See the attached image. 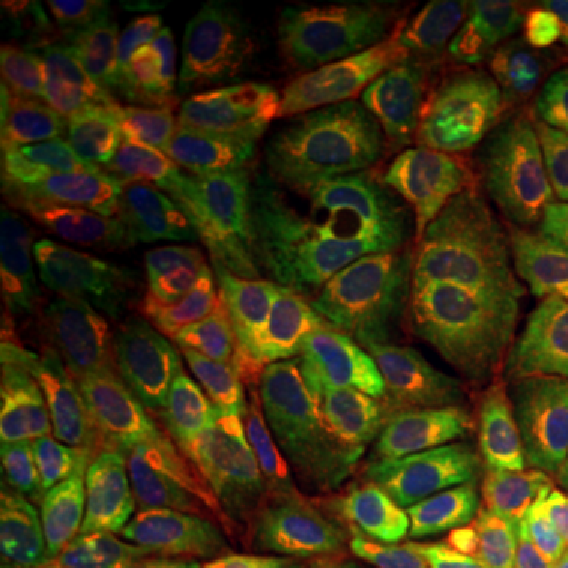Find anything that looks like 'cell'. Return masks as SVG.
Masks as SVG:
<instances>
[{
  "mask_svg": "<svg viewBox=\"0 0 568 568\" xmlns=\"http://www.w3.org/2000/svg\"><path fill=\"white\" fill-rule=\"evenodd\" d=\"M418 364L426 435L466 477L516 487L568 453V395L545 374L497 358L456 297L422 301Z\"/></svg>",
  "mask_w": 568,
  "mask_h": 568,
  "instance_id": "6da1fadb",
  "label": "cell"
},
{
  "mask_svg": "<svg viewBox=\"0 0 568 568\" xmlns=\"http://www.w3.org/2000/svg\"><path fill=\"white\" fill-rule=\"evenodd\" d=\"M422 301L410 282L353 293H308L284 329L308 353L332 400L345 410L355 443L408 466H435L426 435Z\"/></svg>",
  "mask_w": 568,
  "mask_h": 568,
  "instance_id": "7a4b0ae2",
  "label": "cell"
},
{
  "mask_svg": "<svg viewBox=\"0 0 568 568\" xmlns=\"http://www.w3.org/2000/svg\"><path fill=\"white\" fill-rule=\"evenodd\" d=\"M458 303L510 324L568 295V172L500 190L443 245Z\"/></svg>",
  "mask_w": 568,
  "mask_h": 568,
  "instance_id": "3957f363",
  "label": "cell"
},
{
  "mask_svg": "<svg viewBox=\"0 0 568 568\" xmlns=\"http://www.w3.org/2000/svg\"><path fill=\"white\" fill-rule=\"evenodd\" d=\"M414 40L376 3L339 6L311 40L297 153L314 155L395 126L422 92Z\"/></svg>",
  "mask_w": 568,
  "mask_h": 568,
  "instance_id": "277c9868",
  "label": "cell"
},
{
  "mask_svg": "<svg viewBox=\"0 0 568 568\" xmlns=\"http://www.w3.org/2000/svg\"><path fill=\"white\" fill-rule=\"evenodd\" d=\"M55 435L74 477L98 495L140 503L187 531L201 527L224 477L213 447L88 400L55 406Z\"/></svg>",
  "mask_w": 568,
  "mask_h": 568,
  "instance_id": "5b68a950",
  "label": "cell"
},
{
  "mask_svg": "<svg viewBox=\"0 0 568 568\" xmlns=\"http://www.w3.org/2000/svg\"><path fill=\"white\" fill-rule=\"evenodd\" d=\"M466 182L468 159L456 142L418 134L314 161L297 184V209L426 237L466 197Z\"/></svg>",
  "mask_w": 568,
  "mask_h": 568,
  "instance_id": "8992f818",
  "label": "cell"
},
{
  "mask_svg": "<svg viewBox=\"0 0 568 568\" xmlns=\"http://www.w3.org/2000/svg\"><path fill=\"white\" fill-rule=\"evenodd\" d=\"M464 61L477 101L500 116L568 101V6L477 11Z\"/></svg>",
  "mask_w": 568,
  "mask_h": 568,
  "instance_id": "52a82bcc",
  "label": "cell"
},
{
  "mask_svg": "<svg viewBox=\"0 0 568 568\" xmlns=\"http://www.w3.org/2000/svg\"><path fill=\"white\" fill-rule=\"evenodd\" d=\"M195 364L209 374L224 408L255 403H324L329 389L287 329L247 305H201Z\"/></svg>",
  "mask_w": 568,
  "mask_h": 568,
  "instance_id": "ba28073f",
  "label": "cell"
},
{
  "mask_svg": "<svg viewBox=\"0 0 568 568\" xmlns=\"http://www.w3.org/2000/svg\"><path fill=\"white\" fill-rule=\"evenodd\" d=\"M3 316L13 337L48 332L195 364L203 308L176 287H109L88 290L48 308L3 305Z\"/></svg>",
  "mask_w": 568,
  "mask_h": 568,
  "instance_id": "9c48e42d",
  "label": "cell"
},
{
  "mask_svg": "<svg viewBox=\"0 0 568 568\" xmlns=\"http://www.w3.org/2000/svg\"><path fill=\"white\" fill-rule=\"evenodd\" d=\"M53 422V385L38 364L6 345L0 366V468L9 516L21 529L51 527L67 506Z\"/></svg>",
  "mask_w": 568,
  "mask_h": 568,
  "instance_id": "30bf717a",
  "label": "cell"
},
{
  "mask_svg": "<svg viewBox=\"0 0 568 568\" xmlns=\"http://www.w3.org/2000/svg\"><path fill=\"white\" fill-rule=\"evenodd\" d=\"M71 166L105 197L155 180L195 182L197 169L140 116L113 74H84L71 84Z\"/></svg>",
  "mask_w": 568,
  "mask_h": 568,
  "instance_id": "8fae6325",
  "label": "cell"
},
{
  "mask_svg": "<svg viewBox=\"0 0 568 568\" xmlns=\"http://www.w3.org/2000/svg\"><path fill=\"white\" fill-rule=\"evenodd\" d=\"M17 339L40 351L92 395L116 406L169 416H205L224 410L216 387L197 364H176L140 347L90 343L48 332H30Z\"/></svg>",
  "mask_w": 568,
  "mask_h": 568,
  "instance_id": "7c38bea8",
  "label": "cell"
},
{
  "mask_svg": "<svg viewBox=\"0 0 568 568\" xmlns=\"http://www.w3.org/2000/svg\"><path fill=\"white\" fill-rule=\"evenodd\" d=\"M426 237L361 226L297 209L274 255L322 293L389 287L422 266Z\"/></svg>",
  "mask_w": 568,
  "mask_h": 568,
  "instance_id": "4fadbf2b",
  "label": "cell"
},
{
  "mask_svg": "<svg viewBox=\"0 0 568 568\" xmlns=\"http://www.w3.org/2000/svg\"><path fill=\"white\" fill-rule=\"evenodd\" d=\"M355 453L395 568H432L468 477L447 466L397 464L368 443H355Z\"/></svg>",
  "mask_w": 568,
  "mask_h": 568,
  "instance_id": "5bb4252c",
  "label": "cell"
},
{
  "mask_svg": "<svg viewBox=\"0 0 568 568\" xmlns=\"http://www.w3.org/2000/svg\"><path fill=\"white\" fill-rule=\"evenodd\" d=\"M111 224V197L71 166L27 161L3 140V253Z\"/></svg>",
  "mask_w": 568,
  "mask_h": 568,
  "instance_id": "9a60e30c",
  "label": "cell"
},
{
  "mask_svg": "<svg viewBox=\"0 0 568 568\" xmlns=\"http://www.w3.org/2000/svg\"><path fill=\"white\" fill-rule=\"evenodd\" d=\"M172 287L126 258L109 232L98 230L3 253V305L48 308L88 290Z\"/></svg>",
  "mask_w": 568,
  "mask_h": 568,
  "instance_id": "2e32d148",
  "label": "cell"
},
{
  "mask_svg": "<svg viewBox=\"0 0 568 568\" xmlns=\"http://www.w3.org/2000/svg\"><path fill=\"white\" fill-rule=\"evenodd\" d=\"M347 445L343 429L322 410H272L243 422L245 495L266 506H290L326 477Z\"/></svg>",
  "mask_w": 568,
  "mask_h": 568,
  "instance_id": "e0dca14e",
  "label": "cell"
},
{
  "mask_svg": "<svg viewBox=\"0 0 568 568\" xmlns=\"http://www.w3.org/2000/svg\"><path fill=\"white\" fill-rule=\"evenodd\" d=\"M368 503L366 485H361L355 450L345 445L326 477L290 506H266L251 495H240L232 516L243 535L258 545L266 556L290 564L305 548L337 535L364 514Z\"/></svg>",
  "mask_w": 568,
  "mask_h": 568,
  "instance_id": "ac0fdd59",
  "label": "cell"
},
{
  "mask_svg": "<svg viewBox=\"0 0 568 568\" xmlns=\"http://www.w3.org/2000/svg\"><path fill=\"white\" fill-rule=\"evenodd\" d=\"M195 182L155 180L111 197V237L134 266L166 284L187 268L205 237Z\"/></svg>",
  "mask_w": 568,
  "mask_h": 568,
  "instance_id": "d6986e66",
  "label": "cell"
},
{
  "mask_svg": "<svg viewBox=\"0 0 568 568\" xmlns=\"http://www.w3.org/2000/svg\"><path fill=\"white\" fill-rule=\"evenodd\" d=\"M172 287L201 305H247L284 326L308 297V290L274 253L213 232H205Z\"/></svg>",
  "mask_w": 568,
  "mask_h": 568,
  "instance_id": "ffe728a7",
  "label": "cell"
},
{
  "mask_svg": "<svg viewBox=\"0 0 568 568\" xmlns=\"http://www.w3.org/2000/svg\"><path fill=\"white\" fill-rule=\"evenodd\" d=\"M197 63V42L184 30L113 61V77L145 124L187 161L201 148Z\"/></svg>",
  "mask_w": 568,
  "mask_h": 568,
  "instance_id": "44dd1931",
  "label": "cell"
},
{
  "mask_svg": "<svg viewBox=\"0 0 568 568\" xmlns=\"http://www.w3.org/2000/svg\"><path fill=\"white\" fill-rule=\"evenodd\" d=\"M80 568H190L180 531L140 503L95 495L71 518Z\"/></svg>",
  "mask_w": 568,
  "mask_h": 568,
  "instance_id": "7402d4cb",
  "label": "cell"
},
{
  "mask_svg": "<svg viewBox=\"0 0 568 568\" xmlns=\"http://www.w3.org/2000/svg\"><path fill=\"white\" fill-rule=\"evenodd\" d=\"M568 172V101L508 119L468 155L466 197Z\"/></svg>",
  "mask_w": 568,
  "mask_h": 568,
  "instance_id": "603a6c76",
  "label": "cell"
},
{
  "mask_svg": "<svg viewBox=\"0 0 568 568\" xmlns=\"http://www.w3.org/2000/svg\"><path fill=\"white\" fill-rule=\"evenodd\" d=\"M548 542L516 503L481 479H466L432 568H510Z\"/></svg>",
  "mask_w": 568,
  "mask_h": 568,
  "instance_id": "cb8c5ba5",
  "label": "cell"
},
{
  "mask_svg": "<svg viewBox=\"0 0 568 568\" xmlns=\"http://www.w3.org/2000/svg\"><path fill=\"white\" fill-rule=\"evenodd\" d=\"M205 232L274 253L297 213V195L282 180L201 176L193 184Z\"/></svg>",
  "mask_w": 568,
  "mask_h": 568,
  "instance_id": "d4e9b609",
  "label": "cell"
},
{
  "mask_svg": "<svg viewBox=\"0 0 568 568\" xmlns=\"http://www.w3.org/2000/svg\"><path fill=\"white\" fill-rule=\"evenodd\" d=\"M0 113L3 140L11 142L21 159L71 166L74 113L69 95L51 84L27 80L21 74H6L0 82Z\"/></svg>",
  "mask_w": 568,
  "mask_h": 568,
  "instance_id": "484cf974",
  "label": "cell"
},
{
  "mask_svg": "<svg viewBox=\"0 0 568 568\" xmlns=\"http://www.w3.org/2000/svg\"><path fill=\"white\" fill-rule=\"evenodd\" d=\"M80 13L111 61L184 30L182 6L174 0H82Z\"/></svg>",
  "mask_w": 568,
  "mask_h": 568,
  "instance_id": "4316f807",
  "label": "cell"
},
{
  "mask_svg": "<svg viewBox=\"0 0 568 568\" xmlns=\"http://www.w3.org/2000/svg\"><path fill=\"white\" fill-rule=\"evenodd\" d=\"M272 48V32L261 24L232 27L205 48L197 63V126H205L222 92L240 77L253 74Z\"/></svg>",
  "mask_w": 568,
  "mask_h": 568,
  "instance_id": "83f0119b",
  "label": "cell"
},
{
  "mask_svg": "<svg viewBox=\"0 0 568 568\" xmlns=\"http://www.w3.org/2000/svg\"><path fill=\"white\" fill-rule=\"evenodd\" d=\"M368 495V493H366ZM290 568H395L379 516L366 503L364 514L337 535L305 548L287 564Z\"/></svg>",
  "mask_w": 568,
  "mask_h": 568,
  "instance_id": "f1b7e54d",
  "label": "cell"
},
{
  "mask_svg": "<svg viewBox=\"0 0 568 568\" xmlns=\"http://www.w3.org/2000/svg\"><path fill=\"white\" fill-rule=\"evenodd\" d=\"M510 326L516 329L524 358H542V366L529 368L545 374L568 393V295L535 305L527 314L516 316Z\"/></svg>",
  "mask_w": 568,
  "mask_h": 568,
  "instance_id": "f546056e",
  "label": "cell"
},
{
  "mask_svg": "<svg viewBox=\"0 0 568 568\" xmlns=\"http://www.w3.org/2000/svg\"><path fill=\"white\" fill-rule=\"evenodd\" d=\"M6 17L13 19L17 30L30 42V51L45 48L51 59H61L67 67L80 69L84 40L77 30L74 17L63 3H6ZM84 77V71H82Z\"/></svg>",
  "mask_w": 568,
  "mask_h": 568,
  "instance_id": "4dcf8cb0",
  "label": "cell"
},
{
  "mask_svg": "<svg viewBox=\"0 0 568 568\" xmlns=\"http://www.w3.org/2000/svg\"><path fill=\"white\" fill-rule=\"evenodd\" d=\"M518 508L550 545L568 552V453L535 481Z\"/></svg>",
  "mask_w": 568,
  "mask_h": 568,
  "instance_id": "1f68e13d",
  "label": "cell"
},
{
  "mask_svg": "<svg viewBox=\"0 0 568 568\" xmlns=\"http://www.w3.org/2000/svg\"><path fill=\"white\" fill-rule=\"evenodd\" d=\"M190 568H282L251 537L234 529H216L190 552Z\"/></svg>",
  "mask_w": 568,
  "mask_h": 568,
  "instance_id": "d6a6232c",
  "label": "cell"
},
{
  "mask_svg": "<svg viewBox=\"0 0 568 568\" xmlns=\"http://www.w3.org/2000/svg\"><path fill=\"white\" fill-rule=\"evenodd\" d=\"M510 568H568V552L550 542H542L529 552H524Z\"/></svg>",
  "mask_w": 568,
  "mask_h": 568,
  "instance_id": "836d02e7",
  "label": "cell"
},
{
  "mask_svg": "<svg viewBox=\"0 0 568 568\" xmlns=\"http://www.w3.org/2000/svg\"><path fill=\"white\" fill-rule=\"evenodd\" d=\"M3 568H30L24 560H3Z\"/></svg>",
  "mask_w": 568,
  "mask_h": 568,
  "instance_id": "e575fe53",
  "label": "cell"
}]
</instances>
